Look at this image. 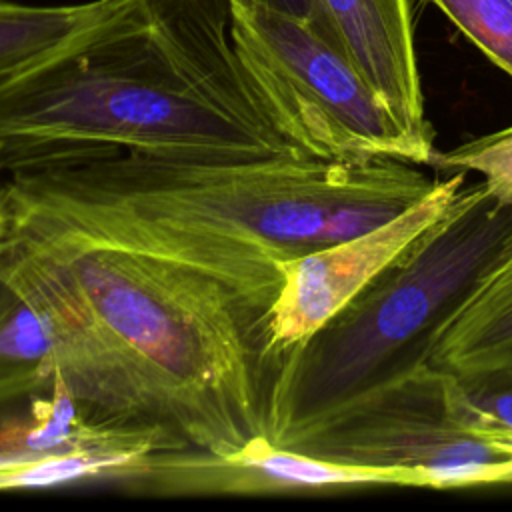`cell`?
Masks as SVG:
<instances>
[{"label": "cell", "mask_w": 512, "mask_h": 512, "mask_svg": "<svg viewBox=\"0 0 512 512\" xmlns=\"http://www.w3.org/2000/svg\"><path fill=\"white\" fill-rule=\"evenodd\" d=\"M434 180L386 154L176 158L114 152L4 174L10 234H60L188 264L262 318L282 262L366 234Z\"/></svg>", "instance_id": "1"}, {"label": "cell", "mask_w": 512, "mask_h": 512, "mask_svg": "<svg viewBox=\"0 0 512 512\" xmlns=\"http://www.w3.org/2000/svg\"><path fill=\"white\" fill-rule=\"evenodd\" d=\"M0 270L48 312L50 372L92 414L216 456L264 432L262 318L220 280L60 234L12 236Z\"/></svg>", "instance_id": "2"}, {"label": "cell", "mask_w": 512, "mask_h": 512, "mask_svg": "<svg viewBox=\"0 0 512 512\" xmlns=\"http://www.w3.org/2000/svg\"><path fill=\"white\" fill-rule=\"evenodd\" d=\"M230 24L228 0H118L60 50L0 82L2 176L114 152H300L248 82Z\"/></svg>", "instance_id": "3"}, {"label": "cell", "mask_w": 512, "mask_h": 512, "mask_svg": "<svg viewBox=\"0 0 512 512\" xmlns=\"http://www.w3.org/2000/svg\"><path fill=\"white\" fill-rule=\"evenodd\" d=\"M512 250V204L466 184L362 292L266 370L264 432L282 446L304 426L408 368L474 284Z\"/></svg>", "instance_id": "4"}, {"label": "cell", "mask_w": 512, "mask_h": 512, "mask_svg": "<svg viewBox=\"0 0 512 512\" xmlns=\"http://www.w3.org/2000/svg\"><path fill=\"white\" fill-rule=\"evenodd\" d=\"M282 448L338 464L416 474L424 488L512 484V428L430 362L334 406Z\"/></svg>", "instance_id": "5"}, {"label": "cell", "mask_w": 512, "mask_h": 512, "mask_svg": "<svg viewBox=\"0 0 512 512\" xmlns=\"http://www.w3.org/2000/svg\"><path fill=\"white\" fill-rule=\"evenodd\" d=\"M242 68L278 132L300 152L336 160L386 154L430 164L350 60L308 20L228 0Z\"/></svg>", "instance_id": "6"}, {"label": "cell", "mask_w": 512, "mask_h": 512, "mask_svg": "<svg viewBox=\"0 0 512 512\" xmlns=\"http://www.w3.org/2000/svg\"><path fill=\"white\" fill-rule=\"evenodd\" d=\"M466 172H454L398 218L356 238L282 262V288L262 326L264 368L310 338L394 262L424 230L440 220L460 190Z\"/></svg>", "instance_id": "7"}, {"label": "cell", "mask_w": 512, "mask_h": 512, "mask_svg": "<svg viewBox=\"0 0 512 512\" xmlns=\"http://www.w3.org/2000/svg\"><path fill=\"white\" fill-rule=\"evenodd\" d=\"M308 22L350 60L402 128L434 154L410 0H314Z\"/></svg>", "instance_id": "8"}, {"label": "cell", "mask_w": 512, "mask_h": 512, "mask_svg": "<svg viewBox=\"0 0 512 512\" xmlns=\"http://www.w3.org/2000/svg\"><path fill=\"white\" fill-rule=\"evenodd\" d=\"M428 362L470 390L512 388V250L442 322Z\"/></svg>", "instance_id": "9"}, {"label": "cell", "mask_w": 512, "mask_h": 512, "mask_svg": "<svg viewBox=\"0 0 512 512\" xmlns=\"http://www.w3.org/2000/svg\"><path fill=\"white\" fill-rule=\"evenodd\" d=\"M118 0L30 6L0 0V82L42 62L102 18Z\"/></svg>", "instance_id": "10"}, {"label": "cell", "mask_w": 512, "mask_h": 512, "mask_svg": "<svg viewBox=\"0 0 512 512\" xmlns=\"http://www.w3.org/2000/svg\"><path fill=\"white\" fill-rule=\"evenodd\" d=\"M512 78V0H424Z\"/></svg>", "instance_id": "11"}, {"label": "cell", "mask_w": 512, "mask_h": 512, "mask_svg": "<svg viewBox=\"0 0 512 512\" xmlns=\"http://www.w3.org/2000/svg\"><path fill=\"white\" fill-rule=\"evenodd\" d=\"M136 462L100 452H68L0 470V490L48 488L78 480H112Z\"/></svg>", "instance_id": "12"}, {"label": "cell", "mask_w": 512, "mask_h": 512, "mask_svg": "<svg viewBox=\"0 0 512 512\" xmlns=\"http://www.w3.org/2000/svg\"><path fill=\"white\" fill-rule=\"evenodd\" d=\"M430 164L452 172H478L488 192L502 204H512V126L436 152Z\"/></svg>", "instance_id": "13"}, {"label": "cell", "mask_w": 512, "mask_h": 512, "mask_svg": "<svg viewBox=\"0 0 512 512\" xmlns=\"http://www.w3.org/2000/svg\"><path fill=\"white\" fill-rule=\"evenodd\" d=\"M474 400L512 428V388L502 390H470Z\"/></svg>", "instance_id": "14"}, {"label": "cell", "mask_w": 512, "mask_h": 512, "mask_svg": "<svg viewBox=\"0 0 512 512\" xmlns=\"http://www.w3.org/2000/svg\"><path fill=\"white\" fill-rule=\"evenodd\" d=\"M254 2H260L264 6H270L274 10L286 12L302 20H312L314 16V0H254Z\"/></svg>", "instance_id": "15"}, {"label": "cell", "mask_w": 512, "mask_h": 512, "mask_svg": "<svg viewBox=\"0 0 512 512\" xmlns=\"http://www.w3.org/2000/svg\"><path fill=\"white\" fill-rule=\"evenodd\" d=\"M16 302H18V296H16V292L10 288V284L6 282V278H4V274H2V270H0V322H2V318L14 308Z\"/></svg>", "instance_id": "16"}, {"label": "cell", "mask_w": 512, "mask_h": 512, "mask_svg": "<svg viewBox=\"0 0 512 512\" xmlns=\"http://www.w3.org/2000/svg\"><path fill=\"white\" fill-rule=\"evenodd\" d=\"M12 248V236H10V218L0 202V260L8 254Z\"/></svg>", "instance_id": "17"}, {"label": "cell", "mask_w": 512, "mask_h": 512, "mask_svg": "<svg viewBox=\"0 0 512 512\" xmlns=\"http://www.w3.org/2000/svg\"><path fill=\"white\" fill-rule=\"evenodd\" d=\"M0 184H2V170H0Z\"/></svg>", "instance_id": "18"}]
</instances>
